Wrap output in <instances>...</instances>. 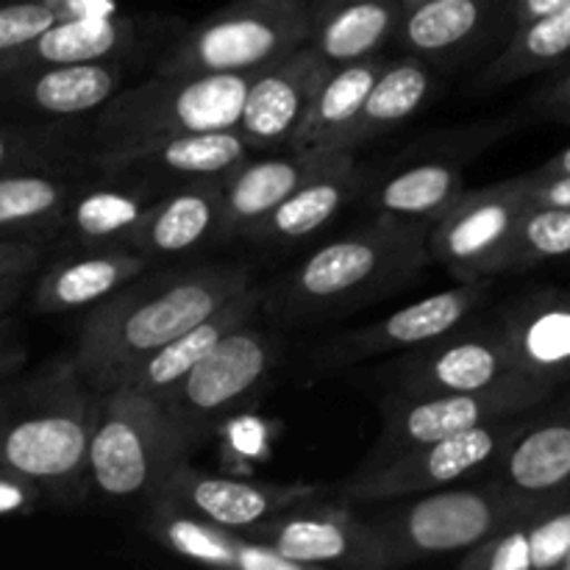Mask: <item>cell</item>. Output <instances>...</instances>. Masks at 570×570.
<instances>
[{
  "mask_svg": "<svg viewBox=\"0 0 570 570\" xmlns=\"http://www.w3.org/2000/svg\"><path fill=\"white\" fill-rule=\"evenodd\" d=\"M250 273L239 265H204L137 276L95 304L83 321L76 367L95 393L122 384L134 365L243 295Z\"/></svg>",
  "mask_w": 570,
  "mask_h": 570,
  "instance_id": "6da1fadb",
  "label": "cell"
},
{
  "mask_svg": "<svg viewBox=\"0 0 570 570\" xmlns=\"http://www.w3.org/2000/svg\"><path fill=\"white\" fill-rule=\"evenodd\" d=\"M193 443L165 404L120 384L98 399L89 440V488L109 504L148 510L189 462Z\"/></svg>",
  "mask_w": 570,
  "mask_h": 570,
  "instance_id": "7a4b0ae2",
  "label": "cell"
},
{
  "mask_svg": "<svg viewBox=\"0 0 570 570\" xmlns=\"http://www.w3.org/2000/svg\"><path fill=\"white\" fill-rule=\"evenodd\" d=\"M429 256V228L376 217L371 226L317 248L282 284L276 309L284 317H312L356 306L404 284Z\"/></svg>",
  "mask_w": 570,
  "mask_h": 570,
  "instance_id": "3957f363",
  "label": "cell"
},
{
  "mask_svg": "<svg viewBox=\"0 0 570 570\" xmlns=\"http://www.w3.org/2000/svg\"><path fill=\"white\" fill-rule=\"evenodd\" d=\"M250 78L254 72H156L150 81L120 89L104 109H98V156L178 134L237 128Z\"/></svg>",
  "mask_w": 570,
  "mask_h": 570,
  "instance_id": "277c9868",
  "label": "cell"
},
{
  "mask_svg": "<svg viewBox=\"0 0 570 570\" xmlns=\"http://www.w3.org/2000/svg\"><path fill=\"white\" fill-rule=\"evenodd\" d=\"M390 504L395 507L371 523L387 543L393 566H404L426 557L468 554L527 515L538 501L518 499L490 476L488 482L449 484Z\"/></svg>",
  "mask_w": 570,
  "mask_h": 570,
  "instance_id": "5b68a950",
  "label": "cell"
},
{
  "mask_svg": "<svg viewBox=\"0 0 570 570\" xmlns=\"http://www.w3.org/2000/svg\"><path fill=\"white\" fill-rule=\"evenodd\" d=\"M315 0H232L189 28L159 61L167 76L256 72L309 42Z\"/></svg>",
  "mask_w": 570,
  "mask_h": 570,
  "instance_id": "8992f818",
  "label": "cell"
},
{
  "mask_svg": "<svg viewBox=\"0 0 570 570\" xmlns=\"http://www.w3.org/2000/svg\"><path fill=\"white\" fill-rule=\"evenodd\" d=\"M76 365L53 371L37 390V404L0 429V462L17 476L59 488L81 482L89 462L98 399Z\"/></svg>",
  "mask_w": 570,
  "mask_h": 570,
  "instance_id": "52a82bcc",
  "label": "cell"
},
{
  "mask_svg": "<svg viewBox=\"0 0 570 570\" xmlns=\"http://www.w3.org/2000/svg\"><path fill=\"white\" fill-rule=\"evenodd\" d=\"M532 412L482 423L468 432L415 445L384 465L356 473L343 488V495L354 504H390V501L410 499V495L473 479L479 471L495 465L504 456V451L515 443V438L529 423Z\"/></svg>",
  "mask_w": 570,
  "mask_h": 570,
  "instance_id": "ba28073f",
  "label": "cell"
},
{
  "mask_svg": "<svg viewBox=\"0 0 570 570\" xmlns=\"http://www.w3.org/2000/svg\"><path fill=\"white\" fill-rule=\"evenodd\" d=\"M276 343L254 317L215 345L161 404L195 445L256 399L276 365Z\"/></svg>",
  "mask_w": 570,
  "mask_h": 570,
  "instance_id": "9c48e42d",
  "label": "cell"
},
{
  "mask_svg": "<svg viewBox=\"0 0 570 570\" xmlns=\"http://www.w3.org/2000/svg\"><path fill=\"white\" fill-rule=\"evenodd\" d=\"M393 371V393L401 395L551 390L518 367L499 321L490 326L454 328L445 337L410 351Z\"/></svg>",
  "mask_w": 570,
  "mask_h": 570,
  "instance_id": "30bf717a",
  "label": "cell"
},
{
  "mask_svg": "<svg viewBox=\"0 0 570 570\" xmlns=\"http://www.w3.org/2000/svg\"><path fill=\"white\" fill-rule=\"evenodd\" d=\"M518 178L462 193L456 204L429 228V254L460 282L510 271L518 223L527 212Z\"/></svg>",
  "mask_w": 570,
  "mask_h": 570,
  "instance_id": "8fae6325",
  "label": "cell"
},
{
  "mask_svg": "<svg viewBox=\"0 0 570 570\" xmlns=\"http://www.w3.org/2000/svg\"><path fill=\"white\" fill-rule=\"evenodd\" d=\"M551 390H504V393H432V395H401L390 393L382 406V434L367 454V468L384 465L393 456L434 443L451 434L468 432L482 423L504 421L523 415L546 401Z\"/></svg>",
  "mask_w": 570,
  "mask_h": 570,
  "instance_id": "7c38bea8",
  "label": "cell"
},
{
  "mask_svg": "<svg viewBox=\"0 0 570 570\" xmlns=\"http://www.w3.org/2000/svg\"><path fill=\"white\" fill-rule=\"evenodd\" d=\"M243 534L271 546L301 570L393 568V557L376 527L354 518L345 507L301 504L256 523Z\"/></svg>",
  "mask_w": 570,
  "mask_h": 570,
  "instance_id": "4fadbf2b",
  "label": "cell"
},
{
  "mask_svg": "<svg viewBox=\"0 0 570 570\" xmlns=\"http://www.w3.org/2000/svg\"><path fill=\"white\" fill-rule=\"evenodd\" d=\"M488 295V278L460 282L451 289H440V293L426 295L415 304L390 312L382 321L367 323L365 328L345 332L343 337L326 345L323 360H326V365L345 367L387 354H401V351H415L421 345L445 337L454 328L465 326L482 309Z\"/></svg>",
  "mask_w": 570,
  "mask_h": 570,
  "instance_id": "5bb4252c",
  "label": "cell"
},
{
  "mask_svg": "<svg viewBox=\"0 0 570 570\" xmlns=\"http://www.w3.org/2000/svg\"><path fill=\"white\" fill-rule=\"evenodd\" d=\"M254 148L237 128L189 131L159 142L98 156V167L109 178L142 181L156 189H173L204 178H228L250 159Z\"/></svg>",
  "mask_w": 570,
  "mask_h": 570,
  "instance_id": "9a60e30c",
  "label": "cell"
},
{
  "mask_svg": "<svg viewBox=\"0 0 570 570\" xmlns=\"http://www.w3.org/2000/svg\"><path fill=\"white\" fill-rule=\"evenodd\" d=\"M332 70L309 42L256 70L237 126L245 142L254 150H287L295 128Z\"/></svg>",
  "mask_w": 570,
  "mask_h": 570,
  "instance_id": "2e32d148",
  "label": "cell"
},
{
  "mask_svg": "<svg viewBox=\"0 0 570 570\" xmlns=\"http://www.w3.org/2000/svg\"><path fill=\"white\" fill-rule=\"evenodd\" d=\"M312 495H315L312 484L239 482V479L195 471L187 462L173 476L159 501H170L189 515H198L204 521L243 534L278 512L306 504L312 501Z\"/></svg>",
  "mask_w": 570,
  "mask_h": 570,
  "instance_id": "e0dca14e",
  "label": "cell"
},
{
  "mask_svg": "<svg viewBox=\"0 0 570 570\" xmlns=\"http://www.w3.org/2000/svg\"><path fill=\"white\" fill-rule=\"evenodd\" d=\"M518 367L551 390L570 384V289H534L499 315Z\"/></svg>",
  "mask_w": 570,
  "mask_h": 570,
  "instance_id": "ac0fdd59",
  "label": "cell"
},
{
  "mask_svg": "<svg viewBox=\"0 0 570 570\" xmlns=\"http://www.w3.org/2000/svg\"><path fill=\"white\" fill-rule=\"evenodd\" d=\"M334 150H295L267 156L262 161H245L226 178L220 226L215 239L248 237L282 200H287L312 173L321 170Z\"/></svg>",
  "mask_w": 570,
  "mask_h": 570,
  "instance_id": "d6986e66",
  "label": "cell"
},
{
  "mask_svg": "<svg viewBox=\"0 0 570 570\" xmlns=\"http://www.w3.org/2000/svg\"><path fill=\"white\" fill-rule=\"evenodd\" d=\"M570 557V493L538 501L499 534L460 557L462 570H562Z\"/></svg>",
  "mask_w": 570,
  "mask_h": 570,
  "instance_id": "ffe728a7",
  "label": "cell"
},
{
  "mask_svg": "<svg viewBox=\"0 0 570 570\" xmlns=\"http://www.w3.org/2000/svg\"><path fill=\"white\" fill-rule=\"evenodd\" d=\"M493 476L518 499L546 501L570 493V401L546 415L534 410L495 462Z\"/></svg>",
  "mask_w": 570,
  "mask_h": 570,
  "instance_id": "44dd1931",
  "label": "cell"
},
{
  "mask_svg": "<svg viewBox=\"0 0 570 570\" xmlns=\"http://www.w3.org/2000/svg\"><path fill=\"white\" fill-rule=\"evenodd\" d=\"M223 195H226V178H204L167 189L134 228L128 248L139 250L148 259L178 256L198 248L206 239L217 237Z\"/></svg>",
  "mask_w": 570,
  "mask_h": 570,
  "instance_id": "7402d4cb",
  "label": "cell"
},
{
  "mask_svg": "<svg viewBox=\"0 0 570 570\" xmlns=\"http://www.w3.org/2000/svg\"><path fill=\"white\" fill-rule=\"evenodd\" d=\"M145 512H148L145 523H148L150 534L173 554L198 562V566L234 570H301L289 560H284L282 554H276L271 546L217 527V523L204 521L198 515H189L170 501H156Z\"/></svg>",
  "mask_w": 570,
  "mask_h": 570,
  "instance_id": "603a6c76",
  "label": "cell"
},
{
  "mask_svg": "<svg viewBox=\"0 0 570 570\" xmlns=\"http://www.w3.org/2000/svg\"><path fill=\"white\" fill-rule=\"evenodd\" d=\"M262 298H265V289L262 287H248L243 295H237L234 301H228L223 309H217L215 315H209L206 321H200L198 326H193L189 332L178 334L173 343L161 345L159 351L148 354L145 360H139L137 365L128 371V376L122 379V384L139 390V393L150 395L156 401H165L173 393L178 382L215 348L220 340H226L228 334L237 326L248 323L250 317L259 312ZM120 387V384H117Z\"/></svg>",
  "mask_w": 570,
  "mask_h": 570,
  "instance_id": "cb8c5ba5",
  "label": "cell"
},
{
  "mask_svg": "<svg viewBox=\"0 0 570 570\" xmlns=\"http://www.w3.org/2000/svg\"><path fill=\"white\" fill-rule=\"evenodd\" d=\"M356 184L354 154L334 150L326 165L282 200L248 237L262 245L304 243L340 215L345 200L356 193Z\"/></svg>",
  "mask_w": 570,
  "mask_h": 570,
  "instance_id": "d4e9b609",
  "label": "cell"
},
{
  "mask_svg": "<svg viewBox=\"0 0 570 570\" xmlns=\"http://www.w3.org/2000/svg\"><path fill=\"white\" fill-rule=\"evenodd\" d=\"M404 0H315L309 45L332 67L376 56L399 31Z\"/></svg>",
  "mask_w": 570,
  "mask_h": 570,
  "instance_id": "484cf974",
  "label": "cell"
},
{
  "mask_svg": "<svg viewBox=\"0 0 570 570\" xmlns=\"http://www.w3.org/2000/svg\"><path fill=\"white\" fill-rule=\"evenodd\" d=\"M139 26L120 14L61 17L42 37L11 56L9 67H53L109 61L126 56L137 45Z\"/></svg>",
  "mask_w": 570,
  "mask_h": 570,
  "instance_id": "4316f807",
  "label": "cell"
},
{
  "mask_svg": "<svg viewBox=\"0 0 570 570\" xmlns=\"http://www.w3.org/2000/svg\"><path fill=\"white\" fill-rule=\"evenodd\" d=\"M150 259L128 245L98 248L61 262L39 284V306L48 312L95 306L137 276L148 273Z\"/></svg>",
  "mask_w": 570,
  "mask_h": 570,
  "instance_id": "83f0119b",
  "label": "cell"
},
{
  "mask_svg": "<svg viewBox=\"0 0 570 570\" xmlns=\"http://www.w3.org/2000/svg\"><path fill=\"white\" fill-rule=\"evenodd\" d=\"M387 61L390 59L376 53L367 56V59L351 61V65L334 67L326 81H323V87L317 89L315 100L306 109L301 126L295 128L287 148L334 150V145L343 137L345 128L360 115L362 104L367 100L373 83L382 76Z\"/></svg>",
  "mask_w": 570,
  "mask_h": 570,
  "instance_id": "f1b7e54d",
  "label": "cell"
},
{
  "mask_svg": "<svg viewBox=\"0 0 570 570\" xmlns=\"http://www.w3.org/2000/svg\"><path fill=\"white\" fill-rule=\"evenodd\" d=\"M429 92H432V76H429V67L423 65L421 56L387 61L382 76L373 83L367 100L362 104L360 115L345 128L334 150H351L354 154L356 148L367 145L371 139L395 131L401 122L410 120L426 104Z\"/></svg>",
  "mask_w": 570,
  "mask_h": 570,
  "instance_id": "f546056e",
  "label": "cell"
},
{
  "mask_svg": "<svg viewBox=\"0 0 570 570\" xmlns=\"http://www.w3.org/2000/svg\"><path fill=\"white\" fill-rule=\"evenodd\" d=\"M499 9L501 0H421L404 9L399 37L415 56H449L476 42Z\"/></svg>",
  "mask_w": 570,
  "mask_h": 570,
  "instance_id": "4dcf8cb0",
  "label": "cell"
},
{
  "mask_svg": "<svg viewBox=\"0 0 570 570\" xmlns=\"http://www.w3.org/2000/svg\"><path fill=\"white\" fill-rule=\"evenodd\" d=\"M115 184L83 189L70 209V228L81 243L95 248L128 245L145 212L165 195L142 181L111 178Z\"/></svg>",
  "mask_w": 570,
  "mask_h": 570,
  "instance_id": "1f68e13d",
  "label": "cell"
},
{
  "mask_svg": "<svg viewBox=\"0 0 570 570\" xmlns=\"http://www.w3.org/2000/svg\"><path fill=\"white\" fill-rule=\"evenodd\" d=\"M462 193L460 167L451 161H421L393 173L373 195V204L379 217L432 228Z\"/></svg>",
  "mask_w": 570,
  "mask_h": 570,
  "instance_id": "d6a6232c",
  "label": "cell"
},
{
  "mask_svg": "<svg viewBox=\"0 0 570 570\" xmlns=\"http://www.w3.org/2000/svg\"><path fill=\"white\" fill-rule=\"evenodd\" d=\"M122 89V59L39 67L28 81V104L59 117L98 111Z\"/></svg>",
  "mask_w": 570,
  "mask_h": 570,
  "instance_id": "836d02e7",
  "label": "cell"
},
{
  "mask_svg": "<svg viewBox=\"0 0 570 570\" xmlns=\"http://www.w3.org/2000/svg\"><path fill=\"white\" fill-rule=\"evenodd\" d=\"M570 56V3L532 22L515 26L507 48L479 76L482 87L521 81L534 72L551 70Z\"/></svg>",
  "mask_w": 570,
  "mask_h": 570,
  "instance_id": "e575fe53",
  "label": "cell"
},
{
  "mask_svg": "<svg viewBox=\"0 0 570 570\" xmlns=\"http://www.w3.org/2000/svg\"><path fill=\"white\" fill-rule=\"evenodd\" d=\"M562 256H570V209L529 204L518 223L510 271H529Z\"/></svg>",
  "mask_w": 570,
  "mask_h": 570,
  "instance_id": "d590c367",
  "label": "cell"
},
{
  "mask_svg": "<svg viewBox=\"0 0 570 570\" xmlns=\"http://www.w3.org/2000/svg\"><path fill=\"white\" fill-rule=\"evenodd\" d=\"M70 198L67 184L45 176L0 178V228L42 220L59 212Z\"/></svg>",
  "mask_w": 570,
  "mask_h": 570,
  "instance_id": "8d00e7d4",
  "label": "cell"
},
{
  "mask_svg": "<svg viewBox=\"0 0 570 570\" xmlns=\"http://www.w3.org/2000/svg\"><path fill=\"white\" fill-rule=\"evenodd\" d=\"M61 14L45 0H6L0 3V59L9 61L22 48L42 37Z\"/></svg>",
  "mask_w": 570,
  "mask_h": 570,
  "instance_id": "74e56055",
  "label": "cell"
},
{
  "mask_svg": "<svg viewBox=\"0 0 570 570\" xmlns=\"http://www.w3.org/2000/svg\"><path fill=\"white\" fill-rule=\"evenodd\" d=\"M518 187H521L527 204L570 209V176H562V173L534 170L518 178Z\"/></svg>",
  "mask_w": 570,
  "mask_h": 570,
  "instance_id": "f35d334b",
  "label": "cell"
},
{
  "mask_svg": "<svg viewBox=\"0 0 570 570\" xmlns=\"http://www.w3.org/2000/svg\"><path fill=\"white\" fill-rule=\"evenodd\" d=\"M538 106L543 115L554 117V120L568 122L570 126V70L562 72L554 83H549V87L540 92Z\"/></svg>",
  "mask_w": 570,
  "mask_h": 570,
  "instance_id": "ab89813d",
  "label": "cell"
},
{
  "mask_svg": "<svg viewBox=\"0 0 570 570\" xmlns=\"http://www.w3.org/2000/svg\"><path fill=\"white\" fill-rule=\"evenodd\" d=\"M53 6L61 17H92V14H117V0H45Z\"/></svg>",
  "mask_w": 570,
  "mask_h": 570,
  "instance_id": "60d3db41",
  "label": "cell"
},
{
  "mask_svg": "<svg viewBox=\"0 0 570 570\" xmlns=\"http://www.w3.org/2000/svg\"><path fill=\"white\" fill-rule=\"evenodd\" d=\"M570 0H512V14H515V26L532 22L538 17L551 14V11L562 9Z\"/></svg>",
  "mask_w": 570,
  "mask_h": 570,
  "instance_id": "b9f144b4",
  "label": "cell"
},
{
  "mask_svg": "<svg viewBox=\"0 0 570 570\" xmlns=\"http://www.w3.org/2000/svg\"><path fill=\"white\" fill-rule=\"evenodd\" d=\"M543 173H562V176H570V145L560 150V154L554 156V159L546 161L543 167H540Z\"/></svg>",
  "mask_w": 570,
  "mask_h": 570,
  "instance_id": "7bdbcfd3",
  "label": "cell"
},
{
  "mask_svg": "<svg viewBox=\"0 0 570 570\" xmlns=\"http://www.w3.org/2000/svg\"><path fill=\"white\" fill-rule=\"evenodd\" d=\"M22 504V493L9 484H0V510H14Z\"/></svg>",
  "mask_w": 570,
  "mask_h": 570,
  "instance_id": "ee69618b",
  "label": "cell"
},
{
  "mask_svg": "<svg viewBox=\"0 0 570 570\" xmlns=\"http://www.w3.org/2000/svg\"><path fill=\"white\" fill-rule=\"evenodd\" d=\"M14 145H11L9 142V139H6V137H0V165H3V161H9L11 159V156H14Z\"/></svg>",
  "mask_w": 570,
  "mask_h": 570,
  "instance_id": "f6af8a7d",
  "label": "cell"
},
{
  "mask_svg": "<svg viewBox=\"0 0 570 570\" xmlns=\"http://www.w3.org/2000/svg\"><path fill=\"white\" fill-rule=\"evenodd\" d=\"M415 3H421V0H404V9L406 6H415Z\"/></svg>",
  "mask_w": 570,
  "mask_h": 570,
  "instance_id": "bcb514c9",
  "label": "cell"
}]
</instances>
